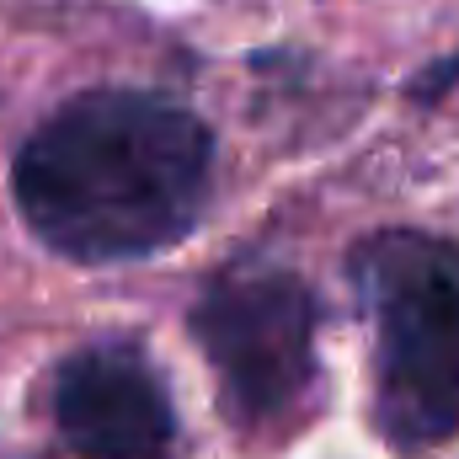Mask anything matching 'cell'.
I'll use <instances>...</instances> for the list:
<instances>
[{"mask_svg": "<svg viewBox=\"0 0 459 459\" xmlns=\"http://www.w3.org/2000/svg\"><path fill=\"white\" fill-rule=\"evenodd\" d=\"M214 187V134L177 97L91 86L43 117L11 166L22 225L70 262H139L187 240Z\"/></svg>", "mask_w": 459, "mask_h": 459, "instance_id": "6da1fadb", "label": "cell"}, {"mask_svg": "<svg viewBox=\"0 0 459 459\" xmlns=\"http://www.w3.org/2000/svg\"><path fill=\"white\" fill-rule=\"evenodd\" d=\"M352 294L374 332V428L401 455L459 438V240L374 230L352 246Z\"/></svg>", "mask_w": 459, "mask_h": 459, "instance_id": "7a4b0ae2", "label": "cell"}, {"mask_svg": "<svg viewBox=\"0 0 459 459\" xmlns=\"http://www.w3.org/2000/svg\"><path fill=\"white\" fill-rule=\"evenodd\" d=\"M316 326L321 305L294 267L251 256L204 283L187 332L214 368L230 428L267 438L305 411L316 390Z\"/></svg>", "mask_w": 459, "mask_h": 459, "instance_id": "3957f363", "label": "cell"}, {"mask_svg": "<svg viewBox=\"0 0 459 459\" xmlns=\"http://www.w3.org/2000/svg\"><path fill=\"white\" fill-rule=\"evenodd\" d=\"M54 433L81 459H171L177 406L155 358L134 337H102L70 352L48 390Z\"/></svg>", "mask_w": 459, "mask_h": 459, "instance_id": "277c9868", "label": "cell"}, {"mask_svg": "<svg viewBox=\"0 0 459 459\" xmlns=\"http://www.w3.org/2000/svg\"><path fill=\"white\" fill-rule=\"evenodd\" d=\"M459 86V54L455 59H438V65H428L422 75H417V86H411V97L417 102H438L444 91H455Z\"/></svg>", "mask_w": 459, "mask_h": 459, "instance_id": "5b68a950", "label": "cell"}]
</instances>
